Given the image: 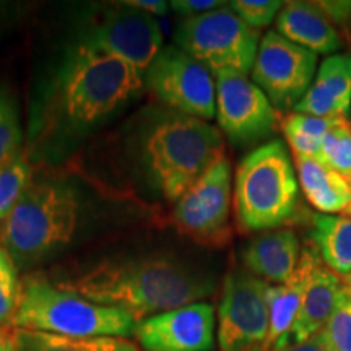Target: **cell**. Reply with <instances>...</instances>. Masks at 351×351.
<instances>
[{"label":"cell","instance_id":"obj_35","mask_svg":"<svg viewBox=\"0 0 351 351\" xmlns=\"http://www.w3.org/2000/svg\"><path fill=\"white\" fill-rule=\"evenodd\" d=\"M3 335H5V330H3V328L0 327V337H3Z\"/></svg>","mask_w":351,"mask_h":351},{"label":"cell","instance_id":"obj_19","mask_svg":"<svg viewBox=\"0 0 351 351\" xmlns=\"http://www.w3.org/2000/svg\"><path fill=\"white\" fill-rule=\"evenodd\" d=\"M320 261L314 247H306L302 251L301 262L296 274L289 282L283 285H269L267 288V304H269L270 328L267 339L265 351L282 346L287 341L289 330L300 314L302 298H304L307 283L313 274L315 263Z\"/></svg>","mask_w":351,"mask_h":351},{"label":"cell","instance_id":"obj_10","mask_svg":"<svg viewBox=\"0 0 351 351\" xmlns=\"http://www.w3.org/2000/svg\"><path fill=\"white\" fill-rule=\"evenodd\" d=\"M83 43L95 44L121 57L143 77L165 47L163 34L155 16L124 2L99 8L88 21Z\"/></svg>","mask_w":351,"mask_h":351},{"label":"cell","instance_id":"obj_34","mask_svg":"<svg viewBox=\"0 0 351 351\" xmlns=\"http://www.w3.org/2000/svg\"><path fill=\"white\" fill-rule=\"evenodd\" d=\"M0 351H19L15 348V345L12 343L10 335L5 332V335L0 337Z\"/></svg>","mask_w":351,"mask_h":351},{"label":"cell","instance_id":"obj_21","mask_svg":"<svg viewBox=\"0 0 351 351\" xmlns=\"http://www.w3.org/2000/svg\"><path fill=\"white\" fill-rule=\"evenodd\" d=\"M313 243L320 261L340 278L351 276V217L319 213L313 218Z\"/></svg>","mask_w":351,"mask_h":351},{"label":"cell","instance_id":"obj_12","mask_svg":"<svg viewBox=\"0 0 351 351\" xmlns=\"http://www.w3.org/2000/svg\"><path fill=\"white\" fill-rule=\"evenodd\" d=\"M230 210L231 165L221 156L184 192L173 215L179 230L191 238L221 245L231 234Z\"/></svg>","mask_w":351,"mask_h":351},{"label":"cell","instance_id":"obj_15","mask_svg":"<svg viewBox=\"0 0 351 351\" xmlns=\"http://www.w3.org/2000/svg\"><path fill=\"white\" fill-rule=\"evenodd\" d=\"M293 111L314 117H346L351 111V54L328 56Z\"/></svg>","mask_w":351,"mask_h":351},{"label":"cell","instance_id":"obj_32","mask_svg":"<svg viewBox=\"0 0 351 351\" xmlns=\"http://www.w3.org/2000/svg\"><path fill=\"white\" fill-rule=\"evenodd\" d=\"M271 351H333L330 345L327 343L326 339L322 337V333L315 335L314 339L304 343H287L280 348H274Z\"/></svg>","mask_w":351,"mask_h":351},{"label":"cell","instance_id":"obj_17","mask_svg":"<svg viewBox=\"0 0 351 351\" xmlns=\"http://www.w3.org/2000/svg\"><path fill=\"white\" fill-rule=\"evenodd\" d=\"M275 25L276 33L314 54L333 56L343 47L339 29L315 2H287Z\"/></svg>","mask_w":351,"mask_h":351},{"label":"cell","instance_id":"obj_29","mask_svg":"<svg viewBox=\"0 0 351 351\" xmlns=\"http://www.w3.org/2000/svg\"><path fill=\"white\" fill-rule=\"evenodd\" d=\"M228 5L245 25L254 29L265 28L276 20L285 7L282 0H232Z\"/></svg>","mask_w":351,"mask_h":351},{"label":"cell","instance_id":"obj_24","mask_svg":"<svg viewBox=\"0 0 351 351\" xmlns=\"http://www.w3.org/2000/svg\"><path fill=\"white\" fill-rule=\"evenodd\" d=\"M32 184V165L19 153L7 163L0 165V223L5 219L21 195Z\"/></svg>","mask_w":351,"mask_h":351},{"label":"cell","instance_id":"obj_18","mask_svg":"<svg viewBox=\"0 0 351 351\" xmlns=\"http://www.w3.org/2000/svg\"><path fill=\"white\" fill-rule=\"evenodd\" d=\"M343 288V278H340L339 275L324 267L320 261L315 263L309 283H307L304 298H302L300 314H298L288 339L283 345L304 343V341H309L315 335H319L327 326Z\"/></svg>","mask_w":351,"mask_h":351},{"label":"cell","instance_id":"obj_6","mask_svg":"<svg viewBox=\"0 0 351 351\" xmlns=\"http://www.w3.org/2000/svg\"><path fill=\"white\" fill-rule=\"evenodd\" d=\"M300 202L295 168L283 142L261 145L241 161L234 179V210L245 231H270L293 218Z\"/></svg>","mask_w":351,"mask_h":351},{"label":"cell","instance_id":"obj_9","mask_svg":"<svg viewBox=\"0 0 351 351\" xmlns=\"http://www.w3.org/2000/svg\"><path fill=\"white\" fill-rule=\"evenodd\" d=\"M269 283L247 270H234L223 285L218 309V345L221 351H265L270 317Z\"/></svg>","mask_w":351,"mask_h":351},{"label":"cell","instance_id":"obj_13","mask_svg":"<svg viewBox=\"0 0 351 351\" xmlns=\"http://www.w3.org/2000/svg\"><path fill=\"white\" fill-rule=\"evenodd\" d=\"M217 119L231 142L249 145L275 134V108L263 91L245 75L219 72L217 77Z\"/></svg>","mask_w":351,"mask_h":351},{"label":"cell","instance_id":"obj_30","mask_svg":"<svg viewBox=\"0 0 351 351\" xmlns=\"http://www.w3.org/2000/svg\"><path fill=\"white\" fill-rule=\"evenodd\" d=\"M169 5L174 12L182 13L187 19V16L204 15V13L217 10V8L226 5V2H218V0H173Z\"/></svg>","mask_w":351,"mask_h":351},{"label":"cell","instance_id":"obj_20","mask_svg":"<svg viewBox=\"0 0 351 351\" xmlns=\"http://www.w3.org/2000/svg\"><path fill=\"white\" fill-rule=\"evenodd\" d=\"M298 178L307 200L326 215H345L351 202V187L339 173L315 158H295Z\"/></svg>","mask_w":351,"mask_h":351},{"label":"cell","instance_id":"obj_33","mask_svg":"<svg viewBox=\"0 0 351 351\" xmlns=\"http://www.w3.org/2000/svg\"><path fill=\"white\" fill-rule=\"evenodd\" d=\"M127 5L129 7H134V8H138V10H142L145 13H148V15H165V13H168L169 10V3L163 2V0H127Z\"/></svg>","mask_w":351,"mask_h":351},{"label":"cell","instance_id":"obj_38","mask_svg":"<svg viewBox=\"0 0 351 351\" xmlns=\"http://www.w3.org/2000/svg\"><path fill=\"white\" fill-rule=\"evenodd\" d=\"M350 112H351V111H350Z\"/></svg>","mask_w":351,"mask_h":351},{"label":"cell","instance_id":"obj_11","mask_svg":"<svg viewBox=\"0 0 351 351\" xmlns=\"http://www.w3.org/2000/svg\"><path fill=\"white\" fill-rule=\"evenodd\" d=\"M317 54L276 32L261 39L251 77L276 109H295L313 85Z\"/></svg>","mask_w":351,"mask_h":351},{"label":"cell","instance_id":"obj_27","mask_svg":"<svg viewBox=\"0 0 351 351\" xmlns=\"http://www.w3.org/2000/svg\"><path fill=\"white\" fill-rule=\"evenodd\" d=\"M20 295V280L16 263L0 245V327L10 324Z\"/></svg>","mask_w":351,"mask_h":351},{"label":"cell","instance_id":"obj_3","mask_svg":"<svg viewBox=\"0 0 351 351\" xmlns=\"http://www.w3.org/2000/svg\"><path fill=\"white\" fill-rule=\"evenodd\" d=\"M221 130L186 114L160 112L142 135V161L153 186L178 202L215 161L225 156Z\"/></svg>","mask_w":351,"mask_h":351},{"label":"cell","instance_id":"obj_23","mask_svg":"<svg viewBox=\"0 0 351 351\" xmlns=\"http://www.w3.org/2000/svg\"><path fill=\"white\" fill-rule=\"evenodd\" d=\"M345 119L346 117H314L293 112L285 117L282 129L289 148L295 153V158L317 160L324 138Z\"/></svg>","mask_w":351,"mask_h":351},{"label":"cell","instance_id":"obj_1","mask_svg":"<svg viewBox=\"0 0 351 351\" xmlns=\"http://www.w3.org/2000/svg\"><path fill=\"white\" fill-rule=\"evenodd\" d=\"M56 285L96 304L127 311L138 322L200 302L215 291L212 276L163 256L103 261Z\"/></svg>","mask_w":351,"mask_h":351},{"label":"cell","instance_id":"obj_4","mask_svg":"<svg viewBox=\"0 0 351 351\" xmlns=\"http://www.w3.org/2000/svg\"><path fill=\"white\" fill-rule=\"evenodd\" d=\"M13 328L78 337H125L135 333L138 320L116 307L96 304L73 291L57 287L46 276L33 274L20 282Z\"/></svg>","mask_w":351,"mask_h":351},{"label":"cell","instance_id":"obj_26","mask_svg":"<svg viewBox=\"0 0 351 351\" xmlns=\"http://www.w3.org/2000/svg\"><path fill=\"white\" fill-rule=\"evenodd\" d=\"M320 333L333 351H351V291L346 282L327 326Z\"/></svg>","mask_w":351,"mask_h":351},{"label":"cell","instance_id":"obj_31","mask_svg":"<svg viewBox=\"0 0 351 351\" xmlns=\"http://www.w3.org/2000/svg\"><path fill=\"white\" fill-rule=\"evenodd\" d=\"M324 15L332 21L333 25H341L351 21V2L348 0H337V2H315Z\"/></svg>","mask_w":351,"mask_h":351},{"label":"cell","instance_id":"obj_37","mask_svg":"<svg viewBox=\"0 0 351 351\" xmlns=\"http://www.w3.org/2000/svg\"><path fill=\"white\" fill-rule=\"evenodd\" d=\"M346 280H351V276H350V278H346Z\"/></svg>","mask_w":351,"mask_h":351},{"label":"cell","instance_id":"obj_28","mask_svg":"<svg viewBox=\"0 0 351 351\" xmlns=\"http://www.w3.org/2000/svg\"><path fill=\"white\" fill-rule=\"evenodd\" d=\"M21 130L19 116L10 98L0 90V165L7 163L20 152Z\"/></svg>","mask_w":351,"mask_h":351},{"label":"cell","instance_id":"obj_5","mask_svg":"<svg viewBox=\"0 0 351 351\" xmlns=\"http://www.w3.org/2000/svg\"><path fill=\"white\" fill-rule=\"evenodd\" d=\"M80 221V200L60 182H32L0 225V245L15 263H29L67 245Z\"/></svg>","mask_w":351,"mask_h":351},{"label":"cell","instance_id":"obj_16","mask_svg":"<svg viewBox=\"0 0 351 351\" xmlns=\"http://www.w3.org/2000/svg\"><path fill=\"white\" fill-rule=\"evenodd\" d=\"M301 245L293 230H271L254 238L244 247L243 262L265 283L283 285L293 278L301 262Z\"/></svg>","mask_w":351,"mask_h":351},{"label":"cell","instance_id":"obj_25","mask_svg":"<svg viewBox=\"0 0 351 351\" xmlns=\"http://www.w3.org/2000/svg\"><path fill=\"white\" fill-rule=\"evenodd\" d=\"M317 160L345 178L351 187V124L348 119L328 132L320 145Z\"/></svg>","mask_w":351,"mask_h":351},{"label":"cell","instance_id":"obj_8","mask_svg":"<svg viewBox=\"0 0 351 351\" xmlns=\"http://www.w3.org/2000/svg\"><path fill=\"white\" fill-rule=\"evenodd\" d=\"M145 85L171 111L202 121L217 117V80L210 70L179 49L165 46L145 73Z\"/></svg>","mask_w":351,"mask_h":351},{"label":"cell","instance_id":"obj_22","mask_svg":"<svg viewBox=\"0 0 351 351\" xmlns=\"http://www.w3.org/2000/svg\"><path fill=\"white\" fill-rule=\"evenodd\" d=\"M8 335L19 351H140L132 341L119 337L78 339L23 328H12Z\"/></svg>","mask_w":351,"mask_h":351},{"label":"cell","instance_id":"obj_7","mask_svg":"<svg viewBox=\"0 0 351 351\" xmlns=\"http://www.w3.org/2000/svg\"><path fill=\"white\" fill-rule=\"evenodd\" d=\"M261 34L223 5L204 15L187 16L174 32V46L204 64L215 77L236 72L247 77L261 46Z\"/></svg>","mask_w":351,"mask_h":351},{"label":"cell","instance_id":"obj_14","mask_svg":"<svg viewBox=\"0 0 351 351\" xmlns=\"http://www.w3.org/2000/svg\"><path fill=\"white\" fill-rule=\"evenodd\" d=\"M143 351H212L215 311L208 302H194L143 319L135 328Z\"/></svg>","mask_w":351,"mask_h":351},{"label":"cell","instance_id":"obj_2","mask_svg":"<svg viewBox=\"0 0 351 351\" xmlns=\"http://www.w3.org/2000/svg\"><path fill=\"white\" fill-rule=\"evenodd\" d=\"M145 77L129 62L90 43L69 51L51 83L44 124L77 134L103 122L142 91Z\"/></svg>","mask_w":351,"mask_h":351},{"label":"cell","instance_id":"obj_36","mask_svg":"<svg viewBox=\"0 0 351 351\" xmlns=\"http://www.w3.org/2000/svg\"><path fill=\"white\" fill-rule=\"evenodd\" d=\"M346 282V285H348V288H350V291H351V280H345Z\"/></svg>","mask_w":351,"mask_h":351}]
</instances>
